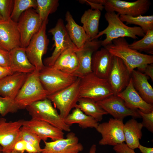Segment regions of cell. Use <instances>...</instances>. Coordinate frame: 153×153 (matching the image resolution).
I'll use <instances>...</instances> for the list:
<instances>
[{
    "label": "cell",
    "instance_id": "obj_1",
    "mask_svg": "<svg viewBox=\"0 0 153 153\" xmlns=\"http://www.w3.org/2000/svg\"><path fill=\"white\" fill-rule=\"evenodd\" d=\"M119 16L114 12H107L105 15L108 25L104 29L99 32L94 39H97L105 35V39L101 42V46L104 47L111 43L113 40L120 38L128 37L136 39L138 38L137 36L143 37L145 35L140 27H129L125 24L120 19Z\"/></svg>",
    "mask_w": 153,
    "mask_h": 153
},
{
    "label": "cell",
    "instance_id": "obj_2",
    "mask_svg": "<svg viewBox=\"0 0 153 153\" xmlns=\"http://www.w3.org/2000/svg\"><path fill=\"white\" fill-rule=\"evenodd\" d=\"M125 38L113 40L104 47L113 56L123 61L131 74L136 68L144 64L153 63V56L143 54L130 48Z\"/></svg>",
    "mask_w": 153,
    "mask_h": 153
},
{
    "label": "cell",
    "instance_id": "obj_3",
    "mask_svg": "<svg viewBox=\"0 0 153 153\" xmlns=\"http://www.w3.org/2000/svg\"><path fill=\"white\" fill-rule=\"evenodd\" d=\"M39 72L35 69L33 72L28 74L14 99L20 109H26L35 102L47 98L48 94L40 81Z\"/></svg>",
    "mask_w": 153,
    "mask_h": 153
},
{
    "label": "cell",
    "instance_id": "obj_4",
    "mask_svg": "<svg viewBox=\"0 0 153 153\" xmlns=\"http://www.w3.org/2000/svg\"><path fill=\"white\" fill-rule=\"evenodd\" d=\"M26 109L32 119L45 122L63 131H71L47 98L35 102Z\"/></svg>",
    "mask_w": 153,
    "mask_h": 153
},
{
    "label": "cell",
    "instance_id": "obj_5",
    "mask_svg": "<svg viewBox=\"0 0 153 153\" xmlns=\"http://www.w3.org/2000/svg\"><path fill=\"white\" fill-rule=\"evenodd\" d=\"M80 97L97 102L114 95L107 79L100 78L92 72L80 78Z\"/></svg>",
    "mask_w": 153,
    "mask_h": 153
},
{
    "label": "cell",
    "instance_id": "obj_6",
    "mask_svg": "<svg viewBox=\"0 0 153 153\" xmlns=\"http://www.w3.org/2000/svg\"><path fill=\"white\" fill-rule=\"evenodd\" d=\"M80 78H78L72 84L67 88L49 95L47 98L59 110V114L63 120L71 110L75 108L80 98L79 86Z\"/></svg>",
    "mask_w": 153,
    "mask_h": 153
},
{
    "label": "cell",
    "instance_id": "obj_7",
    "mask_svg": "<svg viewBox=\"0 0 153 153\" xmlns=\"http://www.w3.org/2000/svg\"><path fill=\"white\" fill-rule=\"evenodd\" d=\"M39 77L42 85L47 92L48 95L69 86L78 78L53 66H45L39 71Z\"/></svg>",
    "mask_w": 153,
    "mask_h": 153
},
{
    "label": "cell",
    "instance_id": "obj_8",
    "mask_svg": "<svg viewBox=\"0 0 153 153\" xmlns=\"http://www.w3.org/2000/svg\"><path fill=\"white\" fill-rule=\"evenodd\" d=\"M48 21L43 22L39 31L32 37L25 48L26 54L29 61L39 71L45 66L42 58L47 52L49 42L46 33Z\"/></svg>",
    "mask_w": 153,
    "mask_h": 153
},
{
    "label": "cell",
    "instance_id": "obj_9",
    "mask_svg": "<svg viewBox=\"0 0 153 153\" xmlns=\"http://www.w3.org/2000/svg\"><path fill=\"white\" fill-rule=\"evenodd\" d=\"M48 32L53 36L54 41L53 47L54 49L51 55L44 60L43 63L45 66H53L58 57L67 49L76 51L78 50L70 38L61 19L58 20L55 26L50 29Z\"/></svg>",
    "mask_w": 153,
    "mask_h": 153
},
{
    "label": "cell",
    "instance_id": "obj_10",
    "mask_svg": "<svg viewBox=\"0 0 153 153\" xmlns=\"http://www.w3.org/2000/svg\"><path fill=\"white\" fill-rule=\"evenodd\" d=\"M95 1L103 5L107 12L133 16L145 14L151 4L149 0H137L132 2L120 0H95Z\"/></svg>",
    "mask_w": 153,
    "mask_h": 153
},
{
    "label": "cell",
    "instance_id": "obj_11",
    "mask_svg": "<svg viewBox=\"0 0 153 153\" xmlns=\"http://www.w3.org/2000/svg\"><path fill=\"white\" fill-rule=\"evenodd\" d=\"M43 22L35 10L33 8L29 9L22 14L17 22L20 36V47H27Z\"/></svg>",
    "mask_w": 153,
    "mask_h": 153
},
{
    "label": "cell",
    "instance_id": "obj_12",
    "mask_svg": "<svg viewBox=\"0 0 153 153\" xmlns=\"http://www.w3.org/2000/svg\"><path fill=\"white\" fill-rule=\"evenodd\" d=\"M123 120L110 118L107 122L99 124L95 129L101 135V145L114 146L125 142Z\"/></svg>",
    "mask_w": 153,
    "mask_h": 153
},
{
    "label": "cell",
    "instance_id": "obj_13",
    "mask_svg": "<svg viewBox=\"0 0 153 153\" xmlns=\"http://www.w3.org/2000/svg\"><path fill=\"white\" fill-rule=\"evenodd\" d=\"M96 102L114 119L123 120L128 116L135 119L141 118L137 110L129 108L123 100L117 95H113Z\"/></svg>",
    "mask_w": 153,
    "mask_h": 153
},
{
    "label": "cell",
    "instance_id": "obj_14",
    "mask_svg": "<svg viewBox=\"0 0 153 153\" xmlns=\"http://www.w3.org/2000/svg\"><path fill=\"white\" fill-rule=\"evenodd\" d=\"M131 78V73L123 61L114 56L112 67L107 78L114 95H117L124 90Z\"/></svg>",
    "mask_w": 153,
    "mask_h": 153
},
{
    "label": "cell",
    "instance_id": "obj_15",
    "mask_svg": "<svg viewBox=\"0 0 153 153\" xmlns=\"http://www.w3.org/2000/svg\"><path fill=\"white\" fill-rule=\"evenodd\" d=\"M24 120H19L8 122L5 119L0 118V145L3 152H10L13 150L15 144L19 140Z\"/></svg>",
    "mask_w": 153,
    "mask_h": 153
},
{
    "label": "cell",
    "instance_id": "obj_16",
    "mask_svg": "<svg viewBox=\"0 0 153 153\" xmlns=\"http://www.w3.org/2000/svg\"><path fill=\"white\" fill-rule=\"evenodd\" d=\"M44 142L45 145L42 148V153H78L84 150L83 145L73 132L68 133L65 138Z\"/></svg>",
    "mask_w": 153,
    "mask_h": 153
},
{
    "label": "cell",
    "instance_id": "obj_17",
    "mask_svg": "<svg viewBox=\"0 0 153 153\" xmlns=\"http://www.w3.org/2000/svg\"><path fill=\"white\" fill-rule=\"evenodd\" d=\"M101 40L97 39L88 41L83 47L76 51L78 59V65L73 75L80 78L92 72V55L101 46Z\"/></svg>",
    "mask_w": 153,
    "mask_h": 153
},
{
    "label": "cell",
    "instance_id": "obj_18",
    "mask_svg": "<svg viewBox=\"0 0 153 153\" xmlns=\"http://www.w3.org/2000/svg\"><path fill=\"white\" fill-rule=\"evenodd\" d=\"M20 44L17 23L10 18L0 22V48L10 51L20 47Z\"/></svg>",
    "mask_w": 153,
    "mask_h": 153
},
{
    "label": "cell",
    "instance_id": "obj_19",
    "mask_svg": "<svg viewBox=\"0 0 153 153\" xmlns=\"http://www.w3.org/2000/svg\"><path fill=\"white\" fill-rule=\"evenodd\" d=\"M23 126L29 129L44 141L48 138L53 141L64 138L63 130L45 122L32 118L24 120Z\"/></svg>",
    "mask_w": 153,
    "mask_h": 153
},
{
    "label": "cell",
    "instance_id": "obj_20",
    "mask_svg": "<svg viewBox=\"0 0 153 153\" xmlns=\"http://www.w3.org/2000/svg\"><path fill=\"white\" fill-rule=\"evenodd\" d=\"M113 57L105 47L95 52L92 57V72L100 78L107 79L112 67Z\"/></svg>",
    "mask_w": 153,
    "mask_h": 153
},
{
    "label": "cell",
    "instance_id": "obj_21",
    "mask_svg": "<svg viewBox=\"0 0 153 153\" xmlns=\"http://www.w3.org/2000/svg\"><path fill=\"white\" fill-rule=\"evenodd\" d=\"M117 95L123 100L130 109H139L146 113L153 111V105L146 103L141 97L133 86L131 78L126 88Z\"/></svg>",
    "mask_w": 153,
    "mask_h": 153
},
{
    "label": "cell",
    "instance_id": "obj_22",
    "mask_svg": "<svg viewBox=\"0 0 153 153\" xmlns=\"http://www.w3.org/2000/svg\"><path fill=\"white\" fill-rule=\"evenodd\" d=\"M28 74L15 73L0 80V96L14 99Z\"/></svg>",
    "mask_w": 153,
    "mask_h": 153
},
{
    "label": "cell",
    "instance_id": "obj_23",
    "mask_svg": "<svg viewBox=\"0 0 153 153\" xmlns=\"http://www.w3.org/2000/svg\"><path fill=\"white\" fill-rule=\"evenodd\" d=\"M9 52V67L14 73L29 74L36 69L28 58L25 48L19 47L13 49Z\"/></svg>",
    "mask_w": 153,
    "mask_h": 153
},
{
    "label": "cell",
    "instance_id": "obj_24",
    "mask_svg": "<svg viewBox=\"0 0 153 153\" xmlns=\"http://www.w3.org/2000/svg\"><path fill=\"white\" fill-rule=\"evenodd\" d=\"M133 86L142 98L146 103L153 104V88L148 82L149 77L138 70L131 74Z\"/></svg>",
    "mask_w": 153,
    "mask_h": 153
},
{
    "label": "cell",
    "instance_id": "obj_25",
    "mask_svg": "<svg viewBox=\"0 0 153 153\" xmlns=\"http://www.w3.org/2000/svg\"><path fill=\"white\" fill-rule=\"evenodd\" d=\"M65 27L71 40L78 49L82 48L88 41L83 28L76 22L69 11L65 14Z\"/></svg>",
    "mask_w": 153,
    "mask_h": 153
},
{
    "label": "cell",
    "instance_id": "obj_26",
    "mask_svg": "<svg viewBox=\"0 0 153 153\" xmlns=\"http://www.w3.org/2000/svg\"><path fill=\"white\" fill-rule=\"evenodd\" d=\"M101 15V11L89 9L85 10L81 16L80 22L85 30L88 41L94 39L99 32V20Z\"/></svg>",
    "mask_w": 153,
    "mask_h": 153
},
{
    "label": "cell",
    "instance_id": "obj_27",
    "mask_svg": "<svg viewBox=\"0 0 153 153\" xmlns=\"http://www.w3.org/2000/svg\"><path fill=\"white\" fill-rule=\"evenodd\" d=\"M143 126L141 123L132 118L128 120L124 126L125 142L129 148L134 150L138 148L139 140L142 136V129Z\"/></svg>",
    "mask_w": 153,
    "mask_h": 153
},
{
    "label": "cell",
    "instance_id": "obj_28",
    "mask_svg": "<svg viewBox=\"0 0 153 153\" xmlns=\"http://www.w3.org/2000/svg\"><path fill=\"white\" fill-rule=\"evenodd\" d=\"M76 51L67 50L58 58L52 66L67 74L73 75L78 65V59Z\"/></svg>",
    "mask_w": 153,
    "mask_h": 153
},
{
    "label": "cell",
    "instance_id": "obj_29",
    "mask_svg": "<svg viewBox=\"0 0 153 153\" xmlns=\"http://www.w3.org/2000/svg\"><path fill=\"white\" fill-rule=\"evenodd\" d=\"M64 121L70 126L74 124H77L83 129L88 128L96 129L99 124L97 121L85 114L77 107L74 108L72 112L64 119Z\"/></svg>",
    "mask_w": 153,
    "mask_h": 153
},
{
    "label": "cell",
    "instance_id": "obj_30",
    "mask_svg": "<svg viewBox=\"0 0 153 153\" xmlns=\"http://www.w3.org/2000/svg\"><path fill=\"white\" fill-rule=\"evenodd\" d=\"M76 107L98 122L102 120L103 115L108 114L96 102L88 98H80Z\"/></svg>",
    "mask_w": 153,
    "mask_h": 153
},
{
    "label": "cell",
    "instance_id": "obj_31",
    "mask_svg": "<svg viewBox=\"0 0 153 153\" xmlns=\"http://www.w3.org/2000/svg\"><path fill=\"white\" fill-rule=\"evenodd\" d=\"M119 18L126 24H134L139 26L145 33L148 31L153 29V15L143 16L140 15L136 16L120 15Z\"/></svg>",
    "mask_w": 153,
    "mask_h": 153
},
{
    "label": "cell",
    "instance_id": "obj_32",
    "mask_svg": "<svg viewBox=\"0 0 153 153\" xmlns=\"http://www.w3.org/2000/svg\"><path fill=\"white\" fill-rule=\"evenodd\" d=\"M35 10L43 22L48 21L49 14L55 12L59 5L58 0H36Z\"/></svg>",
    "mask_w": 153,
    "mask_h": 153
},
{
    "label": "cell",
    "instance_id": "obj_33",
    "mask_svg": "<svg viewBox=\"0 0 153 153\" xmlns=\"http://www.w3.org/2000/svg\"><path fill=\"white\" fill-rule=\"evenodd\" d=\"M131 48L139 52L153 54V29L147 31L140 40L129 44Z\"/></svg>",
    "mask_w": 153,
    "mask_h": 153
},
{
    "label": "cell",
    "instance_id": "obj_34",
    "mask_svg": "<svg viewBox=\"0 0 153 153\" xmlns=\"http://www.w3.org/2000/svg\"><path fill=\"white\" fill-rule=\"evenodd\" d=\"M37 6L36 0H14L13 9L10 18L17 23L23 12L30 8L35 10Z\"/></svg>",
    "mask_w": 153,
    "mask_h": 153
},
{
    "label": "cell",
    "instance_id": "obj_35",
    "mask_svg": "<svg viewBox=\"0 0 153 153\" xmlns=\"http://www.w3.org/2000/svg\"><path fill=\"white\" fill-rule=\"evenodd\" d=\"M22 140L33 145L38 152H41L42 148L40 143L42 140L36 134L26 127L23 126L21 128L19 140Z\"/></svg>",
    "mask_w": 153,
    "mask_h": 153
},
{
    "label": "cell",
    "instance_id": "obj_36",
    "mask_svg": "<svg viewBox=\"0 0 153 153\" xmlns=\"http://www.w3.org/2000/svg\"><path fill=\"white\" fill-rule=\"evenodd\" d=\"M20 109L14 99L0 96V115L2 116L9 113L16 112Z\"/></svg>",
    "mask_w": 153,
    "mask_h": 153
},
{
    "label": "cell",
    "instance_id": "obj_37",
    "mask_svg": "<svg viewBox=\"0 0 153 153\" xmlns=\"http://www.w3.org/2000/svg\"><path fill=\"white\" fill-rule=\"evenodd\" d=\"M14 4L13 0H0V14L4 20L10 18Z\"/></svg>",
    "mask_w": 153,
    "mask_h": 153
},
{
    "label": "cell",
    "instance_id": "obj_38",
    "mask_svg": "<svg viewBox=\"0 0 153 153\" xmlns=\"http://www.w3.org/2000/svg\"><path fill=\"white\" fill-rule=\"evenodd\" d=\"M137 111L142 118L141 124L148 131L153 133V111L150 113H144L139 110Z\"/></svg>",
    "mask_w": 153,
    "mask_h": 153
},
{
    "label": "cell",
    "instance_id": "obj_39",
    "mask_svg": "<svg viewBox=\"0 0 153 153\" xmlns=\"http://www.w3.org/2000/svg\"><path fill=\"white\" fill-rule=\"evenodd\" d=\"M138 71L144 74L152 81H153V63L143 65L137 68Z\"/></svg>",
    "mask_w": 153,
    "mask_h": 153
},
{
    "label": "cell",
    "instance_id": "obj_40",
    "mask_svg": "<svg viewBox=\"0 0 153 153\" xmlns=\"http://www.w3.org/2000/svg\"><path fill=\"white\" fill-rule=\"evenodd\" d=\"M9 51L0 48V66L9 67Z\"/></svg>",
    "mask_w": 153,
    "mask_h": 153
},
{
    "label": "cell",
    "instance_id": "obj_41",
    "mask_svg": "<svg viewBox=\"0 0 153 153\" xmlns=\"http://www.w3.org/2000/svg\"><path fill=\"white\" fill-rule=\"evenodd\" d=\"M113 149L116 153H135L134 150L128 147L124 142L114 146Z\"/></svg>",
    "mask_w": 153,
    "mask_h": 153
},
{
    "label": "cell",
    "instance_id": "obj_42",
    "mask_svg": "<svg viewBox=\"0 0 153 153\" xmlns=\"http://www.w3.org/2000/svg\"><path fill=\"white\" fill-rule=\"evenodd\" d=\"M26 142L22 140L18 141L15 144L13 150L24 153L25 151Z\"/></svg>",
    "mask_w": 153,
    "mask_h": 153
},
{
    "label": "cell",
    "instance_id": "obj_43",
    "mask_svg": "<svg viewBox=\"0 0 153 153\" xmlns=\"http://www.w3.org/2000/svg\"><path fill=\"white\" fill-rule=\"evenodd\" d=\"M14 73L9 67L0 66V80L5 77Z\"/></svg>",
    "mask_w": 153,
    "mask_h": 153
},
{
    "label": "cell",
    "instance_id": "obj_44",
    "mask_svg": "<svg viewBox=\"0 0 153 153\" xmlns=\"http://www.w3.org/2000/svg\"><path fill=\"white\" fill-rule=\"evenodd\" d=\"M83 1L86 2L88 3L91 6L92 9H94L95 10H98L101 11L104 8V6L101 4L92 2L90 0H84Z\"/></svg>",
    "mask_w": 153,
    "mask_h": 153
},
{
    "label": "cell",
    "instance_id": "obj_45",
    "mask_svg": "<svg viewBox=\"0 0 153 153\" xmlns=\"http://www.w3.org/2000/svg\"><path fill=\"white\" fill-rule=\"evenodd\" d=\"M138 148L142 153H153V148L152 147H146L140 144Z\"/></svg>",
    "mask_w": 153,
    "mask_h": 153
},
{
    "label": "cell",
    "instance_id": "obj_46",
    "mask_svg": "<svg viewBox=\"0 0 153 153\" xmlns=\"http://www.w3.org/2000/svg\"><path fill=\"white\" fill-rule=\"evenodd\" d=\"M26 142L25 151L28 153H35L38 152L37 149L32 145Z\"/></svg>",
    "mask_w": 153,
    "mask_h": 153
},
{
    "label": "cell",
    "instance_id": "obj_47",
    "mask_svg": "<svg viewBox=\"0 0 153 153\" xmlns=\"http://www.w3.org/2000/svg\"><path fill=\"white\" fill-rule=\"evenodd\" d=\"M96 145L95 144H93L90 147L89 153H97L96 152Z\"/></svg>",
    "mask_w": 153,
    "mask_h": 153
},
{
    "label": "cell",
    "instance_id": "obj_48",
    "mask_svg": "<svg viewBox=\"0 0 153 153\" xmlns=\"http://www.w3.org/2000/svg\"><path fill=\"white\" fill-rule=\"evenodd\" d=\"M1 153H22L13 150L11 152H2Z\"/></svg>",
    "mask_w": 153,
    "mask_h": 153
},
{
    "label": "cell",
    "instance_id": "obj_49",
    "mask_svg": "<svg viewBox=\"0 0 153 153\" xmlns=\"http://www.w3.org/2000/svg\"><path fill=\"white\" fill-rule=\"evenodd\" d=\"M4 20L3 18L0 14V22Z\"/></svg>",
    "mask_w": 153,
    "mask_h": 153
},
{
    "label": "cell",
    "instance_id": "obj_50",
    "mask_svg": "<svg viewBox=\"0 0 153 153\" xmlns=\"http://www.w3.org/2000/svg\"><path fill=\"white\" fill-rule=\"evenodd\" d=\"M2 152V148L1 146L0 145V153H1Z\"/></svg>",
    "mask_w": 153,
    "mask_h": 153
},
{
    "label": "cell",
    "instance_id": "obj_51",
    "mask_svg": "<svg viewBox=\"0 0 153 153\" xmlns=\"http://www.w3.org/2000/svg\"><path fill=\"white\" fill-rule=\"evenodd\" d=\"M35 153H42L41 152H38Z\"/></svg>",
    "mask_w": 153,
    "mask_h": 153
},
{
    "label": "cell",
    "instance_id": "obj_52",
    "mask_svg": "<svg viewBox=\"0 0 153 153\" xmlns=\"http://www.w3.org/2000/svg\"></svg>",
    "mask_w": 153,
    "mask_h": 153
}]
</instances>
